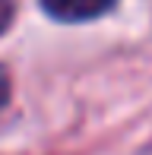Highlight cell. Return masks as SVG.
<instances>
[{
  "label": "cell",
  "mask_w": 152,
  "mask_h": 155,
  "mask_svg": "<svg viewBox=\"0 0 152 155\" xmlns=\"http://www.w3.org/2000/svg\"><path fill=\"white\" fill-rule=\"evenodd\" d=\"M13 0H0V35H3L6 29H10V22H13Z\"/></svg>",
  "instance_id": "2"
},
{
  "label": "cell",
  "mask_w": 152,
  "mask_h": 155,
  "mask_svg": "<svg viewBox=\"0 0 152 155\" xmlns=\"http://www.w3.org/2000/svg\"><path fill=\"white\" fill-rule=\"evenodd\" d=\"M6 92H10V82H6V73L0 70V108H3V101H6Z\"/></svg>",
  "instance_id": "3"
},
{
  "label": "cell",
  "mask_w": 152,
  "mask_h": 155,
  "mask_svg": "<svg viewBox=\"0 0 152 155\" xmlns=\"http://www.w3.org/2000/svg\"><path fill=\"white\" fill-rule=\"evenodd\" d=\"M41 10L54 19V22H92V19L105 16L117 0H38Z\"/></svg>",
  "instance_id": "1"
}]
</instances>
